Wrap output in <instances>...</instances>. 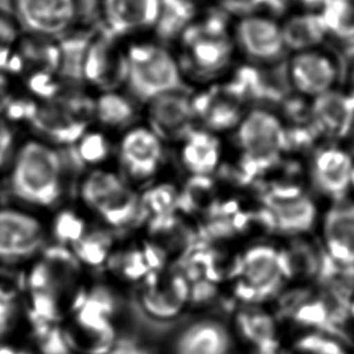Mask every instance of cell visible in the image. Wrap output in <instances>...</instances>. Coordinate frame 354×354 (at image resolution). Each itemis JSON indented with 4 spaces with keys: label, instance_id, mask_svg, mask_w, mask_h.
<instances>
[{
    "label": "cell",
    "instance_id": "obj_1",
    "mask_svg": "<svg viewBox=\"0 0 354 354\" xmlns=\"http://www.w3.org/2000/svg\"><path fill=\"white\" fill-rule=\"evenodd\" d=\"M11 188L22 202L53 207L64 192V162L43 140H28L17 148L11 165Z\"/></svg>",
    "mask_w": 354,
    "mask_h": 354
},
{
    "label": "cell",
    "instance_id": "obj_2",
    "mask_svg": "<svg viewBox=\"0 0 354 354\" xmlns=\"http://www.w3.org/2000/svg\"><path fill=\"white\" fill-rule=\"evenodd\" d=\"M115 297L104 286L79 291L72 304L71 324L64 329L69 349L85 354L106 353L115 339Z\"/></svg>",
    "mask_w": 354,
    "mask_h": 354
},
{
    "label": "cell",
    "instance_id": "obj_3",
    "mask_svg": "<svg viewBox=\"0 0 354 354\" xmlns=\"http://www.w3.org/2000/svg\"><path fill=\"white\" fill-rule=\"evenodd\" d=\"M124 84L141 102H151L162 95L181 91V69L162 45L136 41L125 50Z\"/></svg>",
    "mask_w": 354,
    "mask_h": 354
},
{
    "label": "cell",
    "instance_id": "obj_4",
    "mask_svg": "<svg viewBox=\"0 0 354 354\" xmlns=\"http://www.w3.org/2000/svg\"><path fill=\"white\" fill-rule=\"evenodd\" d=\"M80 198L85 207L114 227L127 226L138 215L140 198L117 172L95 169L84 177Z\"/></svg>",
    "mask_w": 354,
    "mask_h": 354
},
{
    "label": "cell",
    "instance_id": "obj_5",
    "mask_svg": "<svg viewBox=\"0 0 354 354\" xmlns=\"http://www.w3.org/2000/svg\"><path fill=\"white\" fill-rule=\"evenodd\" d=\"M15 22L35 38L67 33L78 15L77 0H11Z\"/></svg>",
    "mask_w": 354,
    "mask_h": 354
},
{
    "label": "cell",
    "instance_id": "obj_6",
    "mask_svg": "<svg viewBox=\"0 0 354 354\" xmlns=\"http://www.w3.org/2000/svg\"><path fill=\"white\" fill-rule=\"evenodd\" d=\"M238 142L248 162L268 167L288 147V133L276 115L255 111L241 122Z\"/></svg>",
    "mask_w": 354,
    "mask_h": 354
},
{
    "label": "cell",
    "instance_id": "obj_7",
    "mask_svg": "<svg viewBox=\"0 0 354 354\" xmlns=\"http://www.w3.org/2000/svg\"><path fill=\"white\" fill-rule=\"evenodd\" d=\"M43 222L17 207H0V260L21 261L35 255L44 245Z\"/></svg>",
    "mask_w": 354,
    "mask_h": 354
},
{
    "label": "cell",
    "instance_id": "obj_8",
    "mask_svg": "<svg viewBox=\"0 0 354 354\" xmlns=\"http://www.w3.org/2000/svg\"><path fill=\"white\" fill-rule=\"evenodd\" d=\"M112 35L88 40L80 66V77L86 83L102 88L114 90L125 77V51L119 49Z\"/></svg>",
    "mask_w": 354,
    "mask_h": 354
},
{
    "label": "cell",
    "instance_id": "obj_9",
    "mask_svg": "<svg viewBox=\"0 0 354 354\" xmlns=\"http://www.w3.org/2000/svg\"><path fill=\"white\" fill-rule=\"evenodd\" d=\"M107 33L115 39L154 30L160 0H100Z\"/></svg>",
    "mask_w": 354,
    "mask_h": 354
},
{
    "label": "cell",
    "instance_id": "obj_10",
    "mask_svg": "<svg viewBox=\"0 0 354 354\" xmlns=\"http://www.w3.org/2000/svg\"><path fill=\"white\" fill-rule=\"evenodd\" d=\"M119 158L130 176L147 180L162 164V140L149 127H133L120 140Z\"/></svg>",
    "mask_w": 354,
    "mask_h": 354
},
{
    "label": "cell",
    "instance_id": "obj_11",
    "mask_svg": "<svg viewBox=\"0 0 354 354\" xmlns=\"http://www.w3.org/2000/svg\"><path fill=\"white\" fill-rule=\"evenodd\" d=\"M354 162L339 148H325L315 154L310 178L315 189L334 202L347 197L353 183Z\"/></svg>",
    "mask_w": 354,
    "mask_h": 354
},
{
    "label": "cell",
    "instance_id": "obj_12",
    "mask_svg": "<svg viewBox=\"0 0 354 354\" xmlns=\"http://www.w3.org/2000/svg\"><path fill=\"white\" fill-rule=\"evenodd\" d=\"M322 238L330 257L342 266H354V199L333 203L322 220Z\"/></svg>",
    "mask_w": 354,
    "mask_h": 354
},
{
    "label": "cell",
    "instance_id": "obj_13",
    "mask_svg": "<svg viewBox=\"0 0 354 354\" xmlns=\"http://www.w3.org/2000/svg\"><path fill=\"white\" fill-rule=\"evenodd\" d=\"M192 100L181 91L162 95L148 102L149 128L164 140L185 138L192 131Z\"/></svg>",
    "mask_w": 354,
    "mask_h": 354
},
{
    "label": "cell",
    "instance_id": "obj_14",
    "mask_svg": "<svg viewBox=\"0 0 354 354\" xmlns=\"http://www.w3.org/2000/svg\"><path fill=\"white\" fill-rule=\"evenodd\" d=\"M189 62L201 73H214L231 59L232 46L227 35L209 33L202 25L191 26L183 33Z\"/></svg>",
    "mask_w": 354,
    "mask_h": 354
},
{
    "label": "cell",
    "instance_id": "obj_15",
    "mask_svg": "<svg viewBox=\"0 0 354 354\" xmlns=\"http://www.w3.org/2000/svg\"><path fill=\"white\" fill-rule=\"evenodd\" d=\"M233 341L230 330L215 319L194 322L178 335L175 354H231Z\"/></svg>",
    "mask_w": 354,
    "mask_h": 354
},
{
    "label": "cell",
    "instance_id": "obj_16",
    "mask_svg": "<svg viewBox=\"0 0 354 354\" xmlns=\"http://www.w3.org/2000/svg\"><path fill=\"white\" fill-rule=\"evenodd\" d=\"M236 35L246 54L260 61L278 59L286 48L281 27L263 17L252 16L241 21Z\"/></svg>",
    "mask_w": 354,
    "mask_h": 354
},
{
    "label": "cell",
    "instance_id": "obj_17",
    "mask_svg": "<svg viewBox=\"0 0 354 354\" xmlns=\"http://www.w3.org/2000/svg\"><path fill=\"white\" fill-rule=\"evenodd\" d=\"M337 77L331 59L315 51H304L291 64V78L304 94L320 96L330 91Z\"/></svg>",
    "mask_w": 354,
    "mask_h": 354
},
{
    "label": "cell",
    "instance_id": "obj_18",
    "mask_svg": "<svg viewBox=\"0 0 354 354\" xmlns=\"http://www.w3.org/2000/svg\"><path fill=\"white\" fill-rule=\"evenodd\" d=\"M281 255L271 246H255L241 262V278L260 295L271 294L279 286L283 268Z\"/></svg>",
    "mask_w": 354,
    "mask_h": 354
},
{
    "label": "cell",
    "instance_id": "obj_19",
    "mask_svg": "<svg viewBox=\"0 0 354 354\" xmlns=\"http://www.w3.org/2000/svg\"><path fill=\"white\" fill-rule=\"evenodd\" d=\"M312 117L318 131L344 136L354 122V104L349 96L330 90L315 99Z\"/></svg>",
    "mask_w": 354,
    "mask_h": 354
},
{
    "label": "cell",
    "instance_id": "obj_20",
    "mask_svg": "<svg viewBox=\"0 0 354 354\" xmlns=\"http://www.w3.org/2000/svg\"><path fill=\"white\" fill-rule=\"evenodd\" d=\"M239 100L225 88L220 91H209L192 100L194 115L204 120L214 130H226L239 120Z\"/></svg>",
    "mask_w": 354,
    "mask_h": 354
},
{
    "label": "cell",
    "instance_id": "obj_21",
    "mask_svg": "<svg viewBox=\"0 0 354 354\" xmlns=\"http://www.w3.org/2000/svg\"><path fill=\"white\" fill-rule=\"evenodd\" d=\"M221 159L220 143L205 131L192 130L183 138L181 160L183 167L196 176L215 171Z\"/></svg>",
    "mask_w": 354,
    "mask_h": 354
},
{
    "label": "cell",
    "instance_id": "obj_22",
    "mask_svg": "<svg viewBox=\"0 0 354 354\" xmlns=\"http://www.w3.org/2000/svg\"><path fill=\"white\" fill-rule=\"evenodd\" d=\"M278 230L286 233L308 231L315 220V207L308 198H286L272 209Z\"/></svg>",
    "mask_w": 354,
    "mask_h": 354
},
{
    "label": "cell",
    "instance_id": "obj_23",
    "mask_svg": "<svg viewBox=\"0 0 354 354\" xmlns=\"http://www.w3.org/2000/svg\"><path fill=\"white\" fill-rule=\"evenodd\" d=\"M281 32L286 46L304 50L319 44L326 33H329V30L325 25L323 16L306 14L288 21Z\"/></svg>",
    "mask_w": 354,
    "mask_h": 354
},
{
    "label": "cell",
    "instance_id": "obj_24",
    "mask_svg": "<svg viewBox=\"0 0 354 354\" xmlns=\"http://www.w3.org/2000/svg\"><path fill=\"white\" fill-rule=\"evenodd\" d=\"M194 16L192 0H160V10L154 32L162 40L183 35Z\"/></svg>",
    "mask_w": 354,
    "mask_h": 354
},
{
    "label": "cell",
    "instance_id": "obj_25",
    "mask_svg": "<svg viewBox=\"0 0 354 354\" xmlns=\"http://www.w3.org/2000/svg\"><path fill=\"white\" fill-rule=\"evenodd\" d=\"M94 114L107 128H124L133 122L136 114L133 100L117 90L104 91L94 102Z\"/></svg>",
    "mask_w": 354,
    "mask_h": 354
},
{
    "label": "cell",
    "instance_id": "obj_26",
    "mask_svg": "<svg viewBox=\"0 0 354 354\" xmlns=\"http://www.w3.org/2000/svg\"><path fill=\"white\" fill-rule=\"evenodd\" d=\"M183 288L177 281H172L171 286L164 288L151 284L141 295L143 308L151 317L159 319L175 317L183 308Z\"/></svg>",
    "mask_w": 354,
    "mask_h": 354
},
{
    "label": "cell",
    "instance_id": "obj_27",
    "mask_svg": "<svg viewBox=\"0 0 354 354\" xmlns=\"http://www.w3.org/2000/svg\"><path fill=\"white\" fill-rule=\"evenodd\" d=\"M79 263L86 267H100L113 255V239L107 232L88 231L72 246Z\"/></svg>",
    "mask_w": 354,
    "mask_h": 354
},
{
    "label": "cell",
    "instance_id": "obj_28",
    "mask_svg": "<svg viewBox=\"0 0 354 354\" xmlns=\"http://www.w3.org/2000/svg\"><path fill=\"white\" fill-rule=\"evenodd\" d=\"M51 230L59 245L71 248L88 232L85 218L71 209H64L55 216Z\"/></svg>",
    "mask_w": 354,
    "mask_h": 354
},
{
    "label": "cell",
    "instance_id": "obj_29",
    "mask_svg": "<svg viewBox=\"0 0 354 354\" xmlns=\"http://www.w3.org/2000/svg\"><path fill=\"white\" fill-rule=\"evenodd\" d=\"M177 194L175 188L170 185L160 183L149 188L140 198L141 207H145L153 217L167 216L176 205Z\"/></svg>",
    "mask_w": 354,
    "mask_h": 354
},
{
    "label": "cell",
    "instance_id": "obj_30",
    "mask_svg": "<svg viewBox=\"0 0 354 354\" xmlns=\"http://www.w3.org/2000/svg\"><path fill=\"white\" fill-rule=\"evenodd\" d=\"M299 354H352L339 339L324 333H307L296 341Z\"/></svg>",
    "mask_w": 354,
    "mask_h": 354
},
{
    "label": "cell",
    "instance_id": "obj_31",
    "mask_svg": "<svg viewBox=\"0 0 354 354\" xmlns=\"http://www.w3.org/2000/svg\"><path fill=\"white\" fill-rule=\"evenodd\" d=\"M77 142L79 158L88 165H97L109 157V141L101 133H84Z\"/></svg>",
    "mask_w": 354,
    "mask_h": 354
},
{
    "label": "cell",
    "instance_id": "obj_32",
    "mask_svg": "<svg viewBox=\"0 0 354 354\" xmlns=\"http://www.w3.org/2000/svg\"><path fill=\"white\" fill-rule=\"evenodd\" d=\"M115 257H118L115 263V270L128 281H140L151 272L147 262L145 260L141 248L125 251L124 254H120Z\"/></svg>",
    "mask_w": 354,
    "mask_h": 354
},
{
    "label": "cell",
    "instance_id": "obj_33",
    "mask_svg": "<svg viewBox=\"0 0 354 354\" xmlns=\"http://www.w3.org/2000/svg\"><path fill=\"white\" fill-rule=\"evenodd\" d=\"M19 310L17 294L9 286L0 284V337L10 331Z\"/></svg>",
    "mask_w": 354,
    "mask_h": 354
},
{
    "label": "cell",
    "instance_id": "obj_34",
    "mask_svg": "<svg viewBox=\"0 0 354 354\" xmlns=\"http://www.w3.org/2000/svg\"><path fill=\"white\" fill-rule=\"evenodd\" d=\"M15 154V131L10 120L0 114V169L6 167V162Z\"/></svg>",
    "mask_w": 354,
    "mask_h": 354
},
{
    "label": "cell",
    "instance_id": "obj_35",
    "mask_svg": "<svg viewBox=\"0 0 354 354\" xmlns=\"http://www.w3.org/2000/svg\"><path fill=\"white\" fill-rule=\"evenodd\" d=\"M19 26L15 21L8 19L0 12V49L12 48L17 40Z\"/></svg>",
    "mask_w": 354,
    "mask_h": 354
},
{
    "label": "cell",
    "instance_id": "obj_36",
    "mask_svg": "<svg viewBox=\"0 0 354 354\" xmlns=\"http://www.w3.org/2000/svg\"><path fill=\"white\" fill-rule=\"evenodd\" d=\"M223 6L233 12H250L259 9L260 6L272 4L273 0H221Z\"/></svg>",
    "mask_w": 354,
    "mask_h": 354
},
{
    "label": "cell",
    "instance_id": "obj_37",
    "mask_svg": "<svg viewBox=\"0 0 354 354\" xmlns=\"http://www.w3.org/2000/svg\"><path fill=\"white\" fill-rule=\"evenodd\" d=\"M10 101L9 83L4 79V75L0 73V112H1V109H6V107L10 104Z\"/></svg>",
    "mask_w": 354,
    "mask_h": 354
},
{
    "label": "cell",
    "instance_id": "obj_38",
    "mask_svg": "<svg viewBox=\"0 0 354 354\" xmlns=\"http://www.w3.org/2000/svg\"><path fill=\"white\" fill-rule=\"evenodd\" d=\"M0 354H37L15 344H0Z\"/></svg>",
    "mask_w": 354,
    "mask_h": 354
},
{
    "label": "cell",
    "instance_id": "obj_39",
    "mask_svg": "<svg viewBox=\"0 0 354 354\" xmlns=\"http://www.w3.org/2000/svg\"><path fill=\"white\" fill-rule=\"evenodd\" d=\"M299 1L302 3V4H305V6H323V1H324V0H299Z\"/></svg>",
    "mask_w": 354,
    "mask_h": 354
},
{
    "label": "cell",
    "instance_id": "obj_40",
    "mask_svg": "<svg viewBox=\"0 0 354 354\" xmlns=\"http://www.w3.org/2000/svg\"><path fill=\"white\" fill-rule=\"evenodd\" d=\"M349 310H351V317H352V319L354 320V297L353 300H352V304H351V308H349Z\"/></svg>",
    "mask_w": 354,
    "mask_h": 354
},
{
    "label": "cell",
    "instance_id": "obj_41",
    "mask_svg": "<svg viewBox=\"0 0 354 354\" xmlns=\"http://www.w3.org/2000/svg\"><path fill=\"white\" fill-rule=\"evenodd\" d=\"M353 86H354V72H353ZM349 97H351V100H352V102H353V104H354V88H353V94L351 95V96H349Z\"/></svg>",
    "mask_w": 354,
    "mask_h": 354
},
{
    "label": "cell",
    "instance_id": "obj_42",
    "mask_svg": "<svg viewBox=\"0 0 354 354\" xmlns=\"http://www.w3.org/2000/svg\"><path fill=\"white\" fill-rule=\"evenodd\" d=\"M352 189H354V171H353V183H352Z\"/></svg>",
    "mask_w": 354,
    "mask_h": 354
}]
</instances>
